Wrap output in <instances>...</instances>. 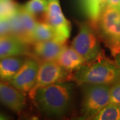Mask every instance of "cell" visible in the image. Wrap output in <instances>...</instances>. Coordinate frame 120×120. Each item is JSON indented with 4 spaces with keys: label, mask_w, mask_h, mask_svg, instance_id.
Wrapping results in <instances>:
<instances>
[{
    "label": "cell",
    "mask_w": 120,
    "mask_h": 120,
    "mask_svg": "<svg viewBox=\"0 0 120 120\" xmlns=\"http://www.w3.org/2000/svg\"><path fill=\"white\" fill-rule=\"evenodd\" d=\"M73 87L74 85L71 82H57L38 89L31 98L45 114L63 116L71 105Z\"/></svg>",
    "instance_id": "obj_1"
},
{
    "label": "cell",
    "mask_w": 120,
    "mask_h": 120,
    "mask_svg": "<svg viewBox=\"0 0 120 120\" xmlns=\"http://www.w3.org/2000/svg\"><path fill=\"white\" fill-rule=\"evenodd\" d=\"M71 78L80 85L111 86L120 79V67L115 61L101 55L98 59L86 63L73 71Z\"/></svg>",
    "instance_id": "obj_2"
},
{
    "label": "cell",
    "mask_w": 120,
    "mask_h": 120,
    "mask_svg": "<svg viewBox=\"0 0 120 120\" xmlns=\"http://www.w3.org/2000/svg\"><path fill=\"white\" fill-rule=\"evenodd\" d=\"M78 34L73 39L71 47L83 57L86 63L92 61L103 55L98 37L91 23L76 22Z\"/></svg>",
    "instance_id": "obj_3"
},
{
    "label": "cell",
    "mask_w": 120,
    "mask_h": 120,
    "mask_svg": "<svg viewBox=\"0 0 120 120\" xmlns=\"http://www.w3.org/2000/svg\"><path fill=\"white\" fill-rule=\"evenodd\" d=\"M81 113L82 119L92 120L103 107L110 102V86L83 84Z\"/></svg>",
    "instance_id": "obj_4"
},
{
    "label": "cell",
    "mask_w": 120,
    "mask_h": 120,
    "mask_svg": "<svg viewBox=\"0 0 120 120\" xmlns=\"http://www.w3.org/2000/svg\"><path fill=\"white\" fill-rule=\"evenodd\" d=\"M97 27L112 53L120 51V8L107 5L100 15Z\"/></svg>",
    "instance_id": "obj_5"
},
{
    "label": "cell",
    "mask_w": 120,
    "mask_h": 120,
    "mask_svg": "<svg viewBox=\"0 0 120 120\" xmlns=\"http://www.w3.org/2000/svg\"><path fill=\"white\" fill-rule=\"evenodd\" d=\"M45 22L53 29L56 41L65 43L70 37L71 27L62 11L60 0H48L47 11L45 13Z\"/></svg>",
    "instance_id": "obj_6"
},
{
    "label": "cell",
    "mask_w": 120,
    "mask_h": 120,
    "mask_svg": "<svg viewBox=\"0 0 120 120\" xmlns=\"http://www.w3.org/2000/svg\"><path fill=\"white\" fill-rule=\"evenodd\" d=\"M69 72L63 68L56 61H43L39 64L34 86L29 92L30 96L31 97L35 91L40 87L65 81L69 75Z\"/></svg>",
    "instance_id": "obj_7"
},
{
    "label": "cell",
    "mask_w": 120,
    "mask_h": 120,
    "mask_svg": "<svg viewBox=\"0 0 120 120\" xmlns=\"http://www.w3.org/2000/svg\"><path fill=\"white\" fill-rule=\"evenodd\" d=\"M39 67L35 60L26 59L17 73L7 83L24 93L30 92L36 82Z\"/></svg>",
    "instance_id": "obj_8"
},
{
    "label": "cell",
    "mask_w": 120,
    "mask_h": 120,
    "mask_svg": "<svg viewBox=\"0 0 120 120\" xmlns=\"http://www.w3.org/2000/svg\"><path fill=\"white\" fill-rule=\"evenodd\" d=\"M0 101L11 111L19 113L26 107V95L7 82L0 81Z\"/></svg>",
    "instance_id": "obj_9"
},
{
    "label": "cell",
    "mask_w": 120,
    "mask_h": 120,
    "mask_svg": "<svg viewBox=\"0 0 120 120\" xmlns=\"http://www.w3.org/2000/svg\"><path fill=\"white\" fill-rule=\"evenodd\" d=\"M65 47V43L53 39L34 42L32 51L35 56L43 61H56Z\"/></svg>",
    "instance_id": "obj_10"
},
{
    "label": "cell",
    "mask_w": 120,
    "mask_h": 120,
    "mask_svg": "<svg viewBox=\"0 0 120 120\" xmlns=\"http://www.w3.org/2000/svg\"><path fill=\"white\" fill-rule=\"evenodd\" d=\"M28 45L10 34L0 35V60L28 53Z\"/></svg>",
    "instance_id": "obj_11"
},
{
    "label": "cell",
    "mask_w": 120,
    "mask_h": 120,
    "mask_svg": "<svg viewBox=\"0 0 120 120\" xmlns=\"http://www.w3.org/2000/svg\"><path fill=\"white\" fill-rule=\"evenodd\" d=\"M56 61L65 69L69 71H75L82 65L86 64V61L73 47L67 46L60 53Z\"/></svg>",
    "instance_id": "obj_12"
},
{
    "label": "cell",
    "mask_w": 120,
    "mask_h": 120,
    "mask_svg": "<svg viewBox=\"0 0 120 120\" xmlns=\"http://www.w3.org/2000/svg\"><path fill=\"white\" fill-rule=\"evenodd\" d=\"M26 58L11 56L0 60V81L8 82L17 73Z\"/></svg>",
    "instance_id": "obj_13"
},
{
    "label": "cell",
    "mask_w": 120,
    "mask_h": 120,
    "mask_svg": "<svg viewBox=\"0 0 120 120\" xmlns=\"http://www.w3.org/2000/svg\"><path fill=\"white\" fill-rule=\"evenodd\" d=\"M83 12L90 19L94 27H97L99 18L104 8L107 6V0H79Z\"/></svg>",
    "instance_id": "obj_14"
},
{
    "label": "cell",
    "mask_w": 120,
    "mask_h": 120,
    "mask_svg": "<svg viewBox=\"0 0 120 120\" xmlns=\"http://www.w3.org/2000/svg\"><path fill=\"white\" fill-rule=\"evenodd\" d=\"M17 13L24 33L26 43L27 45L33 44L34 43L33 39V33L37 23L35 16L27 12L23 8V5H18Z\"/></svg>",
    "instance_id": "obj_15"
},
{
    "label": "cell",
    "mask_w": 120,
    "mask_h": 120,
    "mask_svg": "<svg viewBox=\"0 0 120 120\" xmlns=\"http://www.w3.org/2000/svg\"><path fill=\"white\" fill-rule=\"evenodd\" d=\"M56 35L53 29L46 22H37L33 33L34 41L56 40Z\"/></svg>",
    "instance_id": "obj_16"
},
{
    "label": "cell",
    "mask_w": 120,
    "mask_h": 120,
    "mask_svg": "<svg viewBox=\"0 0 120 120\" xmlns=\"http://www.w3.org/2000/svg\"><path fill=\"white\" fill-rule=\"evenodd\" d=\"M94 120H120V105L109 103L94 117Z\"/></svg>",
    "instance_id": "obj_17"
},
{
    "label": "cell",
    "mask_w": 120,
    "mask_h": 120,
    "mask_svg": "<svg viewBox=\"0 0 120 120\" xmlns=\"http://www.w3.org/2000/svg\"><path fill=\"white\" fill-rule=\"evenodd\" d=\"M48 6V0H29L23 5L27 12L35 16L39 13H45Z\"/></svg>",
    "instance_id": "obj_18"
},
{
    "label": "cell",
    "mask_w": 120,
    "mask_h": 120,
    "mask_svg": "<svg viewBox=\"0 0 120 120\" xmlns=\"http://www.w3.org/2000/svg\"><path fill=\"white\" fill-rule=\"evenodd\" d=\"M17 7L13 0H0V19L9 18L17 11Z\"/></svg>",
    "instance_id": "obj_19"
},
{
    "label": "cell",
    "mask_w": 120,
    "mask_h": 120,
    "mask_svg": "<svg viewBox=\"0 0 120 120\" xmlns=\"http://www.w3.org/2000/svg\"><path fill=\"white\" fill-rule=\"evenodd\" d=\"M110 102L120 105V79L110 86Z\"/></svg>",
    "instance_id": "obj_20"
},
{
    "label": "cell",
    "mask_w": 120,
    "mask_h": 120,
    "mask_svg": "<svg viewBox=\"0 0 120 120\" xmlns=\"http://www.w3.org/2000/svg\"><path fill=\"white\" fill-rule=\"evenodd\" d=\"M10 34V26L8 18L0 19V35Z\"/></svg>",
    "instance_id": "obj_21"
},
{
    "label": "cell",
    "mask_w": 120,
    "mask_h": 120,
    "mask_svg": "<svg viewBox=\"0 0 120 120\" xmlns=\"http://www.w3.org/2000/svg\"><path fill=\"white\" fill-rule=\"evenodd\" d=\"M107 5L120 8V0H107Z\"/></svg>",
    "instance_id": "obj_22"
},
{
    "label": "cell",
    "mask_w": 120,
    "mask_h": 120,
    "mask_svg": "<svg viewBox=\"0 0 120 120\" xmlns=\"http://www.w3.org/2000/svg\"><path fill=\"white\" fill-rule=\"evenodd\" d=\"M113 55V57H114V59H115V61L117 64L120 67V50L118 51V52H116L113 53H112Z\"/></svg>",
    "instance_id": "obj_23"
},
{
    "label": "cell",
    "mask_w": 120,
    "mask_h": 120,
    "mask_svg": "<svg viewBox=\"0 0 120 120\" xmlns=\"http://www.w3.org/2000/svg\"><path fill=\"white\" fill-rule=\"evenodd\" d=\"M8 117H6V116L1 114V113H0V120H8Z\"/></svg>",
    "instance_id": "obj_24"
}]
</instances>
